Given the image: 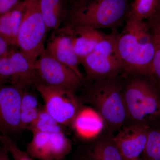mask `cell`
<instances>
[{"mask_svg":"<svg viewBox=\"0 0 160 160\" xmlns=\"http://www.w3.org/2000/svg\"><path fill=\"white\" fill-rule=\"evenodd\" d=\"M122 76L86 82V99L94 106L104 122L113 128L121 127L128 118L123 97Z\"/></svg>","mask_w":160,"mask_h":160,"instance_id":"obj_1","label":"cell"},{"mask_svg":"<svg viewBox=\"0 0 160 160\" xmlns=\"http://www.w3.org/2000/svg\"><path fill=\"white\" fill-rule=\"evenodd\" d=\"M123 97L128 118L147 124L160 116V98L152 83L143 75L122 76Z\"/></svg>","mask_w":160,"mask_h":160,"instance_id":"obj_2","label":"cell"},{"mask_svg":"<svg viewBox=\"0 0 160 160\" xmlns=\"http://www.w3.org/2000/svg\"><path fill=\"white\" fill-rule=\"evenodd\" d=\"M129 0H92L70 13L64 26H87L118 30L128 19ZM62 26V27H63Z\"/></svg>","mask_w":160,"mask_h":160,"instance_id":"obj_3","label":"cell"},{"mask_svg":"<svg viewBox=\"0 0 160 160\" xmlns=\"http://www.w3.org/2000/svg\"><path fill=\"white\" fill-rule=\"evenodd\" d=\"M118 30H112L99 43L94 51L80 62L86 72V82L122 75L123 64L118 51Z\"/></svg>","mask_w":160,"mask_h":160,"instance_id":"obj_4","label":"cell"},{"mask_svg":"<svg viewBox=\"0 0 160 160\" xmlns=\"http://www.w3.org/2000/svg\"><path fill=\"white\" fill-rule=\"evenodd\" d=\"M23 17L17 47L35 64L45 49L48 33L41 12L39 0H23Z\"/></svg>","mask_w":160,"mask_h":160,"instance_id":"obj_5","label":"cell"},{"mask_svg":"<svg viewBox=\"0 0 160 160\" xmlns=\"http://www.w3.org/2000/svg\"><path fill=\"white\" fill-rule=\"evenodd\" d=\"M117 47L122 62V76H153L154 49L152 41L148 44H141L131 34L122 32L118 34Z\"/></svg>","mask_w":160,"mask_h":160,"instance_id":"obj_6","label":"cell"},{"mask_svg":"<svg viewBox=\"0 0 160 160\" xmlns=\"http://www.w3.org/2000/svg\"><path fill=\"white\" fill-rule=\"evenodd\" d=\"M34 87L44 100L46 111L62 126L72 125L83 107L75 93L39 82Z\"/></svg>","mask_w":160,"mask_h":160,"instance_id":"obj_7","label":"cell"},{"mask_svg":"<svg viewBox=\"0 0 160 160\" xmlns=\"http://www.w3.org/2000/svg\"><path fill=\"white\" fill-rule=\"evenodd\" d=\"M39 81L35 64L17 47L12 46L0 60V86L10 84L26 90Z\"/></svg>","mask_w":160,"mask_h":160,"instance_id":"obj_8","label":"cell"},{"mask_svg":"<svg viewBox=\"0 0 160 160\" xmlns=\"http://www.w3.org/2000/svg\"><path fill=\"white\" fill-rule=\"evenodd\" d=\"M39 82L47 86L59 87L74 92L82 89L85 78L72 69L49 56L44 50L35 63Z\"/></svg>","mask_w":160,"mask_h":160,"instance_id":"obj_9","label":"cell"},{"mask_svg":"<svg viewBox=\"0 0 160 160\" xmlns=\"http://www.w3.org/2000/svg\"><path fill=\"white\" fill-rule=\"evenodd\" d=\"M24 90L10 84L0 86V133L9 135L22 131L20 107Z\"/></svg>","mask_w":160,"mask_h":160,"instance_id":"obj_10","label":"cell"},{"mask_svg":"<svg viewBox=\"0 0 160 160\" xmlns=\"http://www.w3.org/2000/svg\"><path fill=\"white\" fill-rule=\"evenodd\" d=\"M45 51L49 56L71 68L80 77L85 78L80 69V60L73 49L69 26L52 31L46 40Z\"/></svg>","mask_w":160,"mask_h":160,"instance_id":"obj_11","label":"cell"},{"mask_svg":"<svg viewBox=\"0 0 160 160\" xmlns=\"http://www.w3.org/2000/svg\"><path fill=\"white\" fill-rule=\"evenodd\" d=\"M146 123H134L120 130L113 139L124 160L140 158L146 147L149 129Z\"/></svg>","mask_w":160,"mask_h":160,"instance_id":"obj_12","label":"cell"},{"mask_svg":"<svg viewBox=\"0 0 160 160\" xmlns=\"http://www.w3.org/2000/svg\"><path fill=\"white\" fill-rule=\"evenodd\" d=\"M68 26L71 29L73 49L80 62L94 51L106 35L89 26Z\"/></svg>","mask_w":160,"mask_h":160,"instance_id":"obj_13","label":"cell"},{"mask_svg":"<svg viewBox=\"0 0 160 160\" xmlns=\"http://www.w3.org/2000/svg\"><path fill=\"white\" fill-rule=\"evenodd\" d=\"M39 5L48 32L57 30L68 22L70 10L66 0H39Z\"/></svg>","mask_w":160,"mask_h":160,"instance_id":"obj_14","label":"cell"},{"mask_svg":"<svg viewBox=\"0 0 160 160\" xmlns=\"http://www.w3.org/2000/svg\"><path fill=\"white\" fill-rule=\"evenodd\" d=\"M104 122L97 112L82 107L74 118L72 126L80 137L89 139L99 133L104 127Z\"/></svg>","mask_w":160,"mask_h":160,"instance_id":"obj_15","label":"cell"},{"mask_svg":"<svg viewBox=\"0 0 160 160\" xmlns=\"http://www.w3.org/2000/svg\"><path fill=\"white\" fill-rule=\"evenodd\" d=\"M41 107L38 97L34 92L26 89L24 91L20 107L21 130L27 129L37 118Z\"/></svg>","mask_w":160,"mask_h":160,"instance_id":"obj_16","label":"cell"},{"mask_svg":"<svg viewBox=\"0 0 160 160\" xmlns=\"http://www.w3.org/2000/svg\"><path fill=\"white\" fill-rule=\"evenodd\" d=\"M82 158L83 160H124L113 138L98 141Z\"/></svg>","mask_w":160,"mask_h":160,"instance_id":"obj_17","label":"cell"},{"mask_svg":"<svg viewBox=\"0 0 160 160\" xmlns=\"http://www.w3.org/2000/svg\"><path fill=\"white\" fill-rule=\"evenodd\" d=\"M32 133L33 137L28 144L26 151L34 159L52 160L49 144L50 133L41 132Z\"/></svg>","mask_w":160,"mask_h":160,"instance_id":"obj_18","label":"cell"},{"mask_svg":"<svg viewBox=\"0 0 160 160\" xmlns=\"http://www.w3.org/2000/svg\"><path fill=\"white\" fill-rule=\"evenodd\" d=\"M158 0H134L130 4L128 18L145 21L153 16Z\"/></svg>","mask_w":160,"mask_h":160,"instance_id":"obj_19","label":"cell"},{"mask_svg":"<svg viewBox=\"0 0 160 160\" xmlns=\"http://www.w3.org/2000/svg\"><path fill=\"white\" fill-rule=\"evenodd\" d=\"M27 129L32 133L38 132L49 133L63 132L62 126L49 114L44 107L40 111L37 118L28 126Z\"/></svg>","mask_w":160,"mask_h":160,"instance_id":"obj_20","label":"cell"},{"mask_svg":"<svg viewBox=\"0 0 160 160\" xmlns=\"http://www.w3.org/2000/svg\"><path fill=\"white\" fill-rule=\"evenodd\" d=\"M49 143L52 160H62L71 149V142L64 132L50 133Z\"/></svg>","mask_w":160,"mask_h":160,"instance_id":"obj_21","label":"cell"},{"mask_svg":"<svg viewBox=\"0 0 160 160\" xmlns=\"http://www.w3.org/2000/svg\"><path fill=\"white\" fill-rule=\"evenodd\" d=\"M122 32L131 34L141 44L152 42L151 32L149 23L145 21L128 18Z\"/></svg>","mask_w":160,"mask_h":160,"instance_id":"obj_22","label":"cell"},{"mask_svg":"<svg viewBox=\"0 0 160 160\" xmlns=\"http://www.w3.org/2000/svg\"><path fill=\"white\" fill-rule=\"evenodd\" d=\"M148 23L151 30L154 49L152 75L157 78L160 82V19L153 16L148 20Z\"/></svg>","mask_w":160,"mask_h":160,"instance_id":"obj_23","label":"cell"},{"mask_svg":"<svg viewBox=\"0 0 160 160\" xmlns=\"http://www.w3.org/2000/svg\"><path fill=\"white\" fill-rule=\"evenodd\" d=\"M143 160H160V129H149Z\"/></svg>","mask_w":160,"mask_h":160,"instance_id":"obj_24","label":"cell"},{"mask_svg":"<svg viewBox=\"0 0 160 160\" xmlns=\"http://www.w3.org/2000/svg\"><path fill=\"white\" fill-rule=\"evenodd\" d=\"M0 144L11 155L14 160H36L27 151L20 149L9 135L0 133Z\"/></svg>","mask_w":160,"mask_h":160,"instance_id":"obj_25","label":"cell"},{"mask_svg":"<svg viewBox=\"0 0 160 160\" xmlns=\"http://www.w3.org/2000/svg\"><path fill=\"white\" fill-rule=\"evenodd\" d=\"M23 2L20 0L13 9L9 11V22L14 46L17 47V40L23 17Z\"/></svg>","mask_w":160,"mask_h":160,"instance_id":"obj_26","label":"cell"},{"mask_svg":"<svg viewBox=\"0 0 160 160\" xmlns=\"http://www.w3.org/2000/svg\"><path fill=\"white\" fill-rule=\"evenodd\" d=\"M0 36L15 46L9 22V12L0 16Z\"/></svg>","mask_w":160,"mask_h":160,"instance_id":"obj_27","label":"cell"},{"mask_svg":"<svg viewBox=\"0 0 160 160\" xmlns=\"http://www.w3.org/2000/svg\"><path fill=\"white\" fill-rule=\"evenodd\" d=\"M20 0H0V16L9 12Z\"/></svg>","mask_w":160,"mask_h":160,"instance_id":"obj_28","label":"cell"},{"mask_svg":"<svg viewBox=\"0 0 160 160\" xmlns=\"http://www.w3.org/2000/svg\"><path fill=\"white\" fill-rule=\"evenodd\" d=\"M92 0H66L70 10V13L74 10L82 8Z\"/></svg>","mask_w":160,"mask_h":160,"instance_id":"obj_29","label":"cell"},{"mask_svg":"<svg viewBox=\"0 0 160 160\" xmlns=\"http://www.w3.org/2000/svg\"><path fill=\"white\" fill-rule=\"evenodd\" d=\"M12 46H13L0 36V60L6 55Z\"/></svg>","mask_w":160,"mask_h":160,"instance_id":"obj_30","label":"cell"},{"mask_svg":"<svg viewBox=\"0 0 160 160\" xmlns=\"http://www.w3.org/2000/svg\"><path fill=\"white\" fill-rule=\"evenodd\" d=\"M0 160H10L9 153L1 145H0Z\"/></svg>","mask_w":160,"mask_h":160,"instance_id":"obj_31","label":"cell"},{"mask_svg":"<svg viewBox=\"0 0 160 160\" xmlns=\"http://www.w3.org/2000/svg\"><path fill=\"white\" fill-rule=\"evenodd\" d=\"M160 19V0H158L156 10L154 15Z\"/></svg>","mask_w":160,"mask_h":160,"instance_id":"obj_32","label":"cell"},{"mask_svg":"<svg viewBox=\"0 0 160 160\" xmlns=\"http://www.w3.org/2000/svg\"><path fill=\"white\" fill-rule=\"evenodd\" d=\"M131 160H143L142 159H141L140 158H138L136 159Z\"/></svg>","mask_w":160,"mask_h":160,"instance_id":"obj_33","label":"cell"},{"mask_svg":"<svg viewBox=\"0 0 160 160\" xmlns=\"http://www.w3.org/2000/svg\"><path fill=\"white\" fill-rule=\"evenodd\" d=\"M83 160V159H82V158L80 159H78V160Z\"/></svg>","mask_w":160,"mask_h":160,"instance_id":"obj_34","label":"cell"},{"mask_svg":"<svg viewBox=\"0 0 160 160\" xmlns=\"http://www.w3.org/2000/svg\"><path fill=\"white\" fill-rule=\"evenodd\" d=\"M0 145H1V144H0Z\"/></svg>","mask_w":160,"mask_h":160,"instance_id":"obj_35","label":"cell"}]
</instances>
